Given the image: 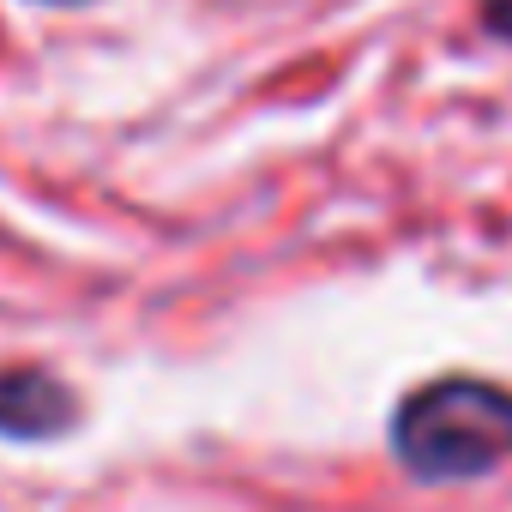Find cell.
<instances>
[{
	"label": "cell",
	"mask_w": 512,
	"mask_h": 512,
	"mask_svg": "<svg viewBox=\"0 0 512 512\" xmlns=\"http://www.w3.org/2000/svg\"><path fill=\"white\" fill-rule=\"evenodd\" d=\"M392 458L434 488L482 482L512 464V386L488 374H440L398 398Z\"/></svg>",
	"instance_id": "cell-1"
},
{
	"label": "cell",
	"mask_w": 512,
	"mask_h": 512,
	"mask_svg": "<svg viewBox=\"0 0 512 512\" xmlns=\"http://www.w3.org/2000/svg\"><path fill=\"white\" fill-rule=\"evenodd\" d=\"M73 392L43 368H7L0 374V440H49L73 422Z\"/></svg>",
	"instance_id": "cell-2"
},
{
	"label": "cell",
	"mask_w": 512,
	"mask_h": 512,
	"mask_svg": "<svg viewBox=\"0 0 512 512\" xmlns=\"http://www.w3.org/2000/svg\"><path fill=\"white\" fill-rule=\"evenodd\" d=\"M482 25H488V37L512 43V0H482Z\"/></svg>",
	"instance_id": "cell-3"
},
{
	"label": "cell",
	"mask_w": 512,
	"mask_h": 512,
	"mask_svg": "<svg viewBox=\"0 0 512 512\" xmlns=\"http://www.w3.org/2000/svg\"><path fill=\"white\" fill-rule=\"evenodd\" d=\"M43 7H85V0H43Z\"/></svg>",
	"instance_id": "cell-4"
}]
</instances>
